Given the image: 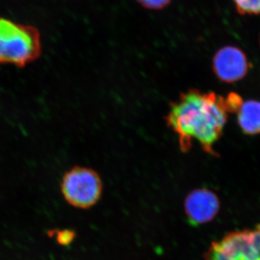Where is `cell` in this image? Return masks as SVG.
I'll return each mask as SVG.
<instances>
[{"instance_id": "cell-1", "label": "cell", "mask_w": 260, "mask_h": 260, "mask_svg": "<svg viewBox=\"0 0 260 260\" xmlns=\"http://www.w3.org/2000/svg\"><path fill=\"white\" fill-rule=\"evenodd\" d=\"M228 114L225 98L191 89L171 104L166 121L177 135L181 152L187 153L197 140L205 152L216 156L213 146L221 137Z\"/></svg>"}, {"instance_id": "cell-2", "label": "cell", "mask_w": 260, "mask_h": 260, "mask_svg": "<svg viewBox=\"0 0 260 260\" xmlns=\"http://www.w3.org/2000/svg\"><path fill=\"white\" fill-rule=\"evenodd\" d=\"M41 53V34L36 27L0 18V64L23 68Z\"/></svg>"}, {"instance_id": "cell-3", "label": "cell", "mask_w": 260, "mask_h": 260, "mask_svg": "<svg viewBox=\"0 0 260 260\" xmlns=\"http://www.w3.org/2000/svg\"><path fill=\"white\" fill-rule=\"evenodd\" d=\"M204 260H260V224L234 231L214 241L203 254Z\"/></svg>"}, {"instance_id": "cell-4", "label": "cell", "mask_w": 260, "mask_h": 260, "mask_svg": "<svg viewBox=\"0 0 260 260\" xmlns=\"http://www.w3.org/2000/svg\"><path fill=\"white\" fill-rule=\"evenodd\" d=\"M61 189L70 205L88 209L100 200L103 184L101 177L93 169L76 167L65 173Z\"/></svg>"}, {"instance_id": "cell-5", "label": "cell", "mask_w": 260, "mask_h": 260, "mask_svg": "<svg viewBox=\"0 0 260 260\" xmlns=\"http://www.w3.org/2000/svg\"><path fill=\"white\" fill-rule=\"evenodd\" d=\"M249 61L245 53L234 46L219 49L213 59V70L220 81L236 83L242 80L249 70Z\"/></svg>"}, {"instance_id": "cell-6", "label": "cell", "mask_w": 260, "mask_h": 260, "mask_svg": "<svg viewBox=\"0 0 260 260\" xmlns=\"http://www.w3.org/2000/svg\"><path fill=\"white\" fill-rule=\"evenodd\" d=\"M220 208L218 195L205 188L191 191L184 201L186 217L195 225L210 223L218 215Z\"/></svg>"}, {"instance_id": "cell-7", "label": "cell", "mask_w": 260, "mask_h": 260, "mask_svg": "<svg viewBox=\"0 0 260 260\" xmlns=\"http://www.w3.org/2000/svg\"><path fill=\"white\" fill-rule=\"evenodd\" d=\"M238 114V124L246 135L260 133V102L248 101L243 103Z\"/></svg>"}, {"instance_id": "cell-8", "label": "cell", "mask_w": 260, "mask_h": 260, "mask_svg": "<svg viewBox=\"0 0 260 260\" xmlns=\"http://www.w3.org/2000/svg\"><path fill=\"white\" fill-rule=\"evenodd\" d=\"M242 15H260V0H232Z\"/></svg>"}, {"instance_id": "cell-9", "label": "cell", "mask_w": 260, "mask_h": 260, "mask_svg": "<svg viewBox=\"0 0 260 260\" xmlns=\"http://www.w3.org/2000/svg\"><path fill=\"white\" fill-rule=\"evenodd\" d=\"M225 106L228 112L237 113L239 112L243 103L242 98L236 93H230L225 98Z\"/></svg>"}, {"instance_id": "cell-10", "label": "cell", "mask_w": 260, "mask_h": 260, "mask_svg": "<svg viewBox=\"0 0 260 260\" xmlns=\"http://www.w3.org/2000/svg\"><path fill=\"white\" fill-rule=\"evenodd\" d=\"M143 8L152 10H159L167 8L172 0H136Z\"/></svg>"}, {"instance_id": "cell-11", "label": "cell", "mask_w": 260, "mask_h": 260, "mask_svg": "<svg viewBox=\"0 0 260 260\" xmlns=\"http://www.w3.org/2000/svg\"><path fill=\"white\" fill-rule=\"evenodd\" d=\"M75 237V234L73 231H59L56 233V239H57L58 243H59L61 245H68L73 242Z\"/></svg>"}, {"instance_id": "cell-12", "label": "cell", "mask_w": 260, "mask_h": 260, "mask_svg": "<svg viewBox=\"0 0 260 260\" xmlns=\"http://www.w3.org/2000/svg\"><path fill=\"white\" fill-rule=\"evenodd\" d=\"M259 47H260V36H259Z\"/></svg>"}]
</instances>
